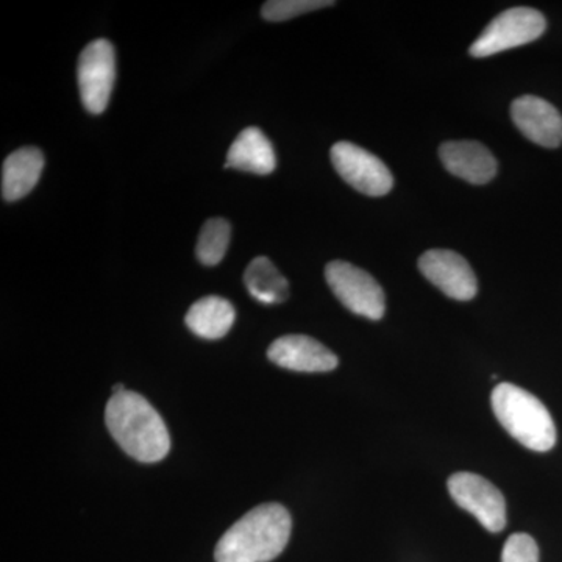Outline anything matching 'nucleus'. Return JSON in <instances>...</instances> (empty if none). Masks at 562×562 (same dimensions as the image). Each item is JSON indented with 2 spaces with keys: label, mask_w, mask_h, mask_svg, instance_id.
<instances>
[{
  "label": "nucleus",
  "mask_w": 562,
  "mask_h": 562,
  "mask_svg": "<svg viewBox=\"0 0 562 562\" xmlns=\"http://www.w3.org/2000/svg\"><path fill=\"white\" fill-rule=\"evenodd\" d=\"M277 158L271 140L257 127L244 128L228 149L225 168L268 176L276 171Z\"/></svg>",
  "instance_id": "13"
},
{
  "label": "nucleus",
  "mask_w": 562,
  "mask_h": 562,
  "mask_svg": "<svg viewBox=\"0 0 562 562\" xmlns=\"http://www.w3.org/2000/svg\"><path fill=\"white\" fill-rule=\"evenodd\" d=\"M512 117L525 138L554 149L562 143V116L552 103L536 95H522L512 105Z\"/></svg>",
  "instance_id": "11"
},
{
  "label": "nucleus",
  "mask_w": 562,
  "mask_h": 562,
  "mask_svg": "<svg viewBox=\"0 0 562 562\" xmlns=\"http://www.w3.org/2000/svg\"><path fill=\"white\" fill-rule=\"evenodd\" d=\"M232 227L227 221L222 217H213L203 224L201 235H199L195 255L203 266L220 265L227 254L228 244H231Z\"/></svg>",
  "instance_id": "17"
},
{
  "label": "nucleus",
  "mask_w": 562,
  "mask_h": 562,
  "mask_svg": "<svg viewBox=\"0 0 562 562\" xmlns=\"http://www.w3.org/2000/svg\"><path fill=\"white\" fill-rule=\"evenodd\" d=\"M422 276L447 297L454 301H472L479 291L471 265L453 250L432 249L419 258Z\"/></svg>",
  "instance_id": "9"
},
{
  "label": "nucleus",
  "mask_w": 562,
  "mask_h": 562,
  "mask_svg": "<svg viewBox=\"0 0 562 562\" xmlns=\"http://www.w3.org/2000/svg\"><path fill=\"white\" fill-rule=\"evenodd\" d=\"M268 357L273 364L294 372H330L338 368V357L305 335L281 336L269 347Z\"/></svg>",
  "instance_id": "10"
},
{
  "label": "nucleus",
  "mask_w": 562,
  "mask_h": 562,
  "mask_svg": "<svg viewBox=\"0 0 562 562\" xmlns=\"http://www.w3.org/2000/svg\"><path fill=\"white\" fill-rule=\"evenodd\" d=\"M443 168L472 184L490 183L497 176V160L476 140H449L439 147Z\"/></svg>",
  "instance_id": "12"
},
{
  "label": "nucleus",
  "mask_w": 562,
  "mask_h": 562,
  "mask_svg": "<svg viewBox=\"0 0 562 562\" xmlns=\"http://www.w3.org/2000/svg\"><path fill=\"white\" fill-rule=\"evenodd\" d=\"M127 391L124 387V384H114L113 386V394H121V392Z\"/></svg>",
  "instance_id": "20"
},
{
  "label": "nucleus",
  "mask_w": 562,
  "mask_h": 562,
  "mask_svg": "<svg viewBox=\"0 0 562 562\" xmlns=\"http://www.w3.org/2000/svg\"><path fill=\"white\" fill-rule=\"evenodd\" d=\"M325 280L338 301L351 313L380 321L386 312L384 291L371 273L350 262L336 260L325 268Z\"/></svg>",
  "instance_id": "5"
},
{
  "label": "nucleus",
  "mask_w": 562,
  "mask_h": 562,
  "mask_svg": "<svg viewBox=\"0 0 562 562\" xmlns=\"http://www.w3.org/2000/svg\"><path fill=\"white\" fill-rule=\"evenodd\" d=\"M105 424L114 441L133 460L150 464L161 461L171 450L165 420L138 392L111 395L105 408Z\"/></svg>",
  "instance_id": "1"
},
{
  "label": "nucleus",
  "mask_w": 562,
  "mask_h": 562,
  "mask_svg": "<svg viewBox=\"0 0 562 562\" xmlns=\"http://www.w3.org/2000/svg\"><path fill=\"white\" fill-rule=\"evenodd\" d=\"M44 169L43 151L36 147H22L5 158L2 166V198L16 202L36 187Z\"/></svg>",
  "instance_id": "14"
},
{
  "label": "nucleus",
  "mask_w": 562,
  "mask_h": 562,
  "mask_svg": "<svg viewBox=\"0 0 562 562\" xmlns=\"http://www.w3.org/2000/svg\"><path fill=\"white\" fill-rule=\"evenodd\" d=\"M492 409L517 442L535 452H549L557 443V427L549 409L531 392L512 383L492 391Z\"/></svg>",
  "instance_id": "3"
},
{
  "label": "nucleus",
  "mask_w": 562,
  "mask_h": 562,
  "mask_svg": "<svg viewBox=\"0 0 562 562\" xmlns=\"http://www.w3.org/2000/svg\"><path fill=\"white\" fill-rule=\"evenodd\" d=\"M333 5L331 0H269L262 5L261 16L269 22H283Z\"/></svg>",
  "instance_id": "18"
},
{
  "label": "nucleus",
  "mask_w": 562,
  "mask_h": 562,
  "mask_svg": "<svg viewBox=\"0 0 562 562\" xmlns=\"http://www.w3.org/2000/svg\"><path fill=\"white\" fill-rule=\"evenodd\" d=\"M330 157L336 172L346 183L371 198H382L394 187V177L379 157L349 140L331 147Z\"/></svg>",
  "instance_id": "7"
},
{
  "label": "nucleus",
  "mask_w": 562,
  "mask_h": 562,
  "mask_svg": "<svg viewBox=\"0 0 562 562\" xmlns=\"http://www.w3.org/2000/svg\"><path fill=\"white\" fill-rule=\"evenodd\" d=\"M292 520L279 503L257 506L241 517L217 542L216 562H269L290 542Z\"/></svg>",
  "instance_id": "2"
},
{
  "label": "nucleus",
  "mask_w": 562,
  "mask_h": 562,
  "mask_svg": "<svg viewBox=\"0 0 562 562\" xmlns=\"http://www.w3.org/2000/svg\"><path fill=\"white\" fill-rule=\"evenodd\" d=\"M450 495L458 506L471 513L491 532L506 527V502L497 487L483 476L471 472H458L450 476Z\"/></svg>",
  "instance_id": "8"
},
{
  "label": "nucleus",
  "mask_w": 562,
  "mask_h": 562,
  "mask_svg": "<svg viewBox=\"0 0 562 562\" xmlns=\"http://www.w3.org/2000/svg\"><path fill=\"white\" fill-rule=\"evenodd\" d=\"M502 562H539L538 543L525 532L509 536L503 547Z\"/></svg>",
  "instance_id": "19"
},
{
  "label": "nucleus",
  "mask_w": 562,
  "mask_h": 562,
  "mask_svg": "<svg viewBox=\"0 0 562 562\" xmlns=\"http://www.w3.org/2000/svg\"><path fill=\"white\" fill-rule=\"evenodd\" d=\"M80 99L91 114H101L109 106L116 81V54L113 44L95 40L85 47L77 66Z\"/></svg>",
  "instance_id": "6"
},
{
  "label": "nucleus",
  "mask_w": 562,
  "mask_h": 562,
  "mask_svg": "<svg viewBox=\"0 0 562 562\" xmlns=\"http://www.w3.org/2000/svg\"><path fill=\"white\" fill-rule=\"evenodd\" d=\"M235 308L227 299L206 295L191 306L184 322L195 336L203 339L224 338L235 324Z\"/></svg>",
  "instance_id": "15"
},
{
  "label": "nucleus",
  "mask_w": 562,
  "mask_h": 562,
  "mask_svg": "<svg viewBox=\"0 0 562 562\" xmlns=\"http://www.w3.org/2000/svg\"><path fill=\"white\" fill-rule=\"evenodd\" d=\"M547 21L541 11L530 7H514L503 11L472 44L469 54L475 58H486L501 52L525 46L541 38Z\"/></svg>",
  "instance_id": "4"
},
{
  "label": "nucleus",
  "mask_w": 562,
  "mask_h": 562,
  "mask_svg": "<svg viewBox=\"0 0 562 562\" xmlns=\"http://www.w3.org/2000/svg\"><path fill=\"white\" fill-rule=\"evenodd\" d=\"M244 283L251 297L265 305H277L290 297V283L266 257H257L247 266Z\"/></svg>",
  "instance_id": "16"
}]
</instances>
